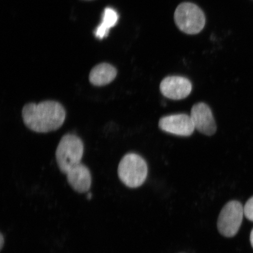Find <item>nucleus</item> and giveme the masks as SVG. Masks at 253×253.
Listing matches in <instances>:
<instances>
[{"label": "nucleus", "mask_w": 253, "mask_h": 253, "mask_svg": "<svg viewBox=\"0 0 253 253\" xmlns=\"http://www.w3.org/2000/svg\"><path fill=\"white\" fill-rule=\"evenodd\" d=\"M66 112L61 103L45 100L39 103H29L22 110V118L28 128L38 133H47L61 128Z\"/></svg>", "instance_id": "f257e3e1"}, {"label": "nucleus", "mask_w": 253, "mask_h": 253, "mask_svg": "<svg viewBox=\"0 0 253 253\" xmlns=\"http://www.w3.org/2000/svg\"><path fill=\"white\" fill-rule=\"evenodd\" d=\"M84 150V142L78 135L71 133L63 135L55 153L60 171L66 175L73 167L81 163Z\"/></svg>", "instance_id": "f03ea898"}, {"label": "nucleus", "mask_w": 253, "mask_h": 253, "mask_svg": "<svg viewBox=\"0 0 253 253\" xmlns=\"http://www.w3.org/2000/svg\"><path fill=\"white\" fill-rule=\"evenodd\" d=\"M120 181L130 188L140 187L147 179L148 167L144 158L135 153H128L122 158L118 167Z\"/></svg>", "instance_id": "7ed1b4c3"}, {"label": "nucleus", "mask_w": 253, "mask_h": 253, "mask_svg": "<svg viewBox=\"0 0 253 253\" xmlns=\"http://www.w3.org/2000/svg\"><path fill=\"white\" fill-rule=\"evenodd\" d=\"M174 18L180 30L191 35L200 33L206 22L203 11L191 2H183L179 5L176 9Z\"/></svg>", "instance_id": "20e7f679"}, {"label": "nucleus", "mask_w": 253, "mask_h": 253, "mask_svg": "<svg viewBox=\"0 0 253 253\" xmlns=\"http://www.w3.org/2000/svg\"><path fill=\"white\" fill-rule=\"evenodd\" d=\"M244 207L240 202L232 201L221 210L217 220V229L221 235L235 236L239 232L244 216Z\"/></svg>", "instance_id": "39448f33"}, {"label": "nucleus", "mask_w": 253, "mask_h": 253, "mask_svg": "<svg viewBox=\"0 0 253 253\" xmlns=\"http://www.w3.org/2000/svg\"><path fill=\"white\" fill-rule=\"evenodd\" d=\"M158 126L164 132L182 137H189L195 129L191 116L186 114L164 116L160 120Z\"/></svg>", "instance_id": "423d86ee"}, {"label": "nucleus", "mask_w": 253, "mask_h": 253, "mask_svg": "<svg viewBox=\"0 0 253 253\" xmlns=\"http://www.w3.org/2000/svg\"><path fill=\"white\" fill-rule=\"evenodd\" d=\"M191 118L195 128L201 133L206 135H213L217 126L212 112L208 104L198 103L192 107Z\"/></svg>", "instance_id": "0eeeda50"}, {"label": "nucleus", "mask_w": 253, "mask_h": 253, "mask_svg": "<svg viewBox=\"0 0 253 253\" xmlns=\"http://www.w3.org/2000/svg\"><path fill=\"white\" fill-rule=\"evenodd\" d=\"M160 91L169 99L178 100L187 97L192 90L191 81L185 77L171 76L164 78L160 84Z\"/></svg>", "instance_id": "6e6552de"}, {"label": "nucleus", "mask_w": 253, "mask_h": 253, "mask_svg": "<svg viewBox=\"0 0 253 253\" xmlns=\"http://www.w3.org/2000/svg\"><path fill=\"white\" fill-rule=\"evenodd\" d=\"M68 182L72 187L80 194L88 191L91 185L90 169L84 164H79L66 173Z\"/></svg>", "instance_id": "1a4fd4ad"}, {"label": "nucleus", "mask_w": 253, "mask_h": 253, "mask_svg": "<svg viewBox=\"0 0 253 253\" xmlns=\"http://www.w3.org/2000/svg\"><path fill=\"white\" fill-rule=\"evenodd\" d=\"M118 71L115 66L107 63H102L91 69L88 79L94 86L101 87L109 84L115 80Z\"/></svg>", "instance_id": "9d476101"}, {"label": "nucleus", "mask_w": 253, "mask_h": 253, "mask_svg": "<svg viewBox=\"0 0 253 253\" xmlns=\"http://www.w3.org/2000/svg\"><path fill=\"white\" fill-rule=\"evenodd\" d=\"M119 15L115 9L107 7L103 12L102 21L94 31L95 36L102 40L108 35L109 30L118 23Z\"/></svg>", "instance_id": "9b49d317"}, {"label": "nucleus", "mask_w": 253, "mask_h": 253, "mask_svg": "<svg viewBox=\"0 0 253 253\" xmlns=\"http://www.w3.org/2000/svg\"><path fill=\"white\" fill-rule=\"evenodd\" d=\"M244 213L247 219L253 221V197L246 202L244 207Z\"/></svg>", "instance_id": "f8f14e48"}, {"label": "nucleus", "mask_w": 253, "mask_h": 253, "mask_svg": "<svg viewBox=\"0 0 253 253\" xmlns=\"http://www.w3.org/2000/svg\"><path fill=\"white\" fill-rule=\"evenodd\" d=\"M4 244V237H3L2 234L1 233L0 235V249L2 250L3 248V246Z\"/></svg>", "instance_id": "ddd939ff"}, {"label": "nucleus", "mask_w": 253, "mask_h": 253, "mask_svg": "<svg viewBox=\"0 0 253 253\" xmlns=\"http://www.w3.org/2000/svg\"><path fill=\"white\" fill-rule=\"evenodd\" d=\"M250 239H251V245L253 248V229L252 230L251 233V237H250Z\"/></svg>", "instance_id": "4468645a"}, {"label": "nucleus", "mask_w": 253, "mask_h": 253, "mask_svg": "<svg viewBox=\"0 0 253 253\" xmlns=\"http://www.w3.org/2000/svg\"><path fill=\"white\" fill-rule=\"evenodd\" d=\"M91 197H92V194H91V193H90V192L88 193V194L87 195V198L88 200H90V199H91Z\"/></svg>", "instance_id": "2eb2a0df"}, {"label": "nucleus", "mask_w": 253, "mask_h": 253, "mask_svg": "<svg viewBox=\"0 0 253 253\" xmlns=\"http://www.w3.org/2000/svg\"></svg>", "instance_id": "dca6fc26"}]
</instances>
